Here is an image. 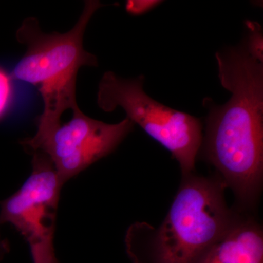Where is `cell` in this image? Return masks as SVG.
I'll use <instances>...</instances> for the list:
<instances>
[{
	"label": "cell",
	"instance_id": "obj_1",
	"mask_svg": "<svg viewBox=\"0 0 263 263\" xmlns=\"http://www.w3.org/2000/svg\"><path fill=\"white\" fill-rule=\"evenodd\" d=\"M226 104H211L203 155L243 205H254L263 175V62L245 44L216 53Z\"/></svg>",
	"mask_w": 263,
	"mask_h": 263
},
{
	"label": "cell",
	"instance_id": "obj_2",
	"mask_svg": "<svg viewBox=\"0 0 263 263\" xmlns=\"http://www.w3.org/2000/svg\"><path fill=\"white\" fill-rule=\"evenodd\" d=\"M103 6L95 0L84 3L75 26L65 33L43 32L37 19H25L16 33L27 51L12 71L11 78L40 85L43 110L34 138L47 134L61 124L65 110L78 108L76 81L81 67H97L98 60L84 46L85 31L97 10Z\"/></svg>",
	"mask_w": 263,
	"mask_h": 263
},
{
	"label": "cell",
	"instance_id": "obj_3",
	"mask_svg": "<svg viewBox=\"0 0 263 263\" xmlns=\"http://www.w3.org/2000/svg\"><path fill=\"white\" fill-rule=\"evenodd\" d=\"M221 179L183 178L156 233L152 263H200L238 217L227 206Z\"/></svg>",
	"mask_w": 263,
	"mask_h": 263
},
{
	"label": "cell",
	"instance_id": "obj_4",
	"mask_svg": "<svg viewBox=\"0 0 263 263\" xmlns=\"http://www.w3.org/2000/svg\"><path fill=\"white\" fill-rule=\"evenodd\" d=\"M144 76L124 79L105 72L98 86L97 103L105 112L118 107L127 118L170 151L179 162L183 178L193 174L202 143V124L197 118L153 100L143 89Z\"/></svg>",
	"mask_w": 263,
	"mask_h": 263
},
{
	"label": "cell",
	"instance_id": "obj_5",
	"mask_svg": "<svg viewBox=\"0 0 263 263\" xmlns=\"http://www.w3.org/2000/svg\"><path fill=\"white\" fill-rule=\"evenodd\" d=\"M32 154V174L16 193L0 202V224L8 223L22 235L33 263H60L53 240L63 183L44 154Z\"/></svg>",
	"mask_w": 263,
	"mask_h": 263
},
{
	"label": "cell",
	"instance_id": "obj_6",
	"mask_svg": "<svg viewBox=\"0 0 263 263\" xmlns=\"http://www.w3.org/2000/svg\"><path fill=\"white\" fill-rule=\"evenodd\" d=\"M72 114L70 121L45 136L22 142L26 149L41 152L51 160L63 184L111 154L135 126L127 117L114 124L91 119L79 107Z\"/></svg>",
	"mask_w": 263,
	"mask_h": 263
},
{
	"label": "cell",
	"instance_id": "obj_7",
	"mask_svg": "<svg viewBox=\"0 0 263 263\" xmlns=\"http://www.w3.org/2000/svg\"><path fill=\"white\" fill-rule=\"evenodd\" d=\"M200 263H263V233L252 219L238 218Z\"/></svg>",
	"mask_w": 263,
	"mask_h": 263
},
{
	"label": "cell",
	"instance_id": "obj_8",
	"mask_svg": "<svg viewBox=\"0 0 263 263\" xmlns=\"http://www.w3.org/2000/svg\"><path fill=\"white\" fill-rule=\"evenodd\" d=\"M248 37L245 43V48L249 54L258 61L263 62V37L261 26L257 22L247 21Z\"/></svg>",
	"mask_w": 263,
	"mask_h": 263
},
{
	"label": "cell",
	"instance_id": "obj_9",
	"mask_svg": "<svg viewBox=\"0 0 263 263\" xmlns=\"http://www.w3.org/2000/svg\"><path fill=\"white\" fill-rule=\"evenodd\" d=\"M162 3L160 0H129L126 3V10L133 15L144 14Z\"/></svg>",
	"mask_w": 263,
	"mask_h": 263
},
{
	"label": "cell",
	"instance_id": "obj_10",
	"mask_svg": "<svg viewBox=\"0 0 263 263\" xmlns=\"http://www.w3.org/2000/svg\"><path fill=\"white\" fill-rule=\"evenodd\" d=\"M10 78L3 70H0V117L5 111L10 98Z\"/></svg>",
	"mask_w": 263,
	"mask_h": 263
},
{
	"label": "cell",
	"instance_id": "obj_11",
	"mask_svg": "<svg viewBox=\"0 0 263 263\" xmlns=\"http://www.w3.org/2000/svg\"><path fill=\"white\" fill-rule=\"evenodd\" d=\"M10 243L8 240L2 238L0 234V262L4 258L8 252H10Z\"/></svg>",
	"mask_w": 263,
	"mask_h": 263
}]
</instances>
